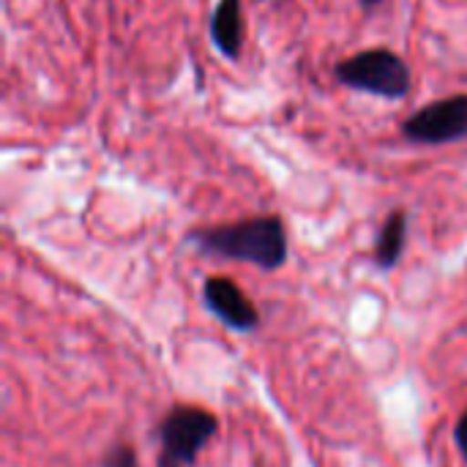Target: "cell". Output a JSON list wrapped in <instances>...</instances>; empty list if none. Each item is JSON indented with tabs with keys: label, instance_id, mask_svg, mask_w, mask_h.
Listing matches in <instances>:
<instances>
[{
	"label": "cell",
	"instance_id": "cell-8",
	"mask_svg": "<svg viewBox=\"0 0 467 467\" xmlns=\"http://www.w3.org/2000/svg\"><path fill=\"white\" fill-rule=\"evenodd\" d=\"M104 467H140L137 462V454L131 446H115L107 457H104Z\"/></svg>",
	"mask_w": 467,
	"mask_h": 467
},
{
	"label": "cell",
	"instance_id": "cell-1",
	"mask_svg": "<svg viewBox=\"0 0 467 467\" xmlns=\"http://www.w3.org/2000/svg\"><path fill=\"white\" fill-rule=\"evenodd\" d=\"M202 254L252 263L263 271H276L287 260V230L279 216H254L233 224L202 227L189 235Z\"/></svg>",
	"mask_w": 467,
	"mask_h": 467
},
{
	"label": "cell",
	"instance_id": "cell-3",
	"mask_svg": "<svg viewBox=\"0 0 467 467\" xmlns=\"http://www.w3.org/2000/svg\"><path fill=\"white\" fill-rule=\"evenodd\" d=\"M216 432H219V421L213 413L192 405H175L159 424V441L164 449L161 457L192 467Z\"/></svg>",
	"mask_w": 467,
	"mask_h": 467
},
{
	"label": "cell",
	"instance_id": "cell-10",
	"mask_svg": "<svg viewBox=\"0 0 467 467\" xmlns=\"http://www.w3.org/2000/svg\"><path fill=\"white\" fill-rule=\"evenodd\" d=\"M159 467H183V465H178V462H172V460H167V457H159Z\"/></svg>",
	"mask_w": 467,
	"mask_h": 467
},
{
	"label": "cell",
	"instance_id": "cell-9",
	"mask_svg": "<svg viewBox=\"0 0 467 467\" xmlns=\"http://www.w3.org/2000/svg\"><path fill=\"white\" fill-rule=\"evenodd\" d=\"M454 441H457V449H460V454L465 457L467 462V410L460 416V421L454 427Z\"/></svg>",
	"mask_w": 467,
	"mask_h": 467
},
{
	"label": "cell",
	"instance_id": "cell-2",
	"mask_svg": "<svg viewBox=\"0 0 467 467\" xmlns=\"http://www.w3.org/2000/svg\"><path fill=\"white\" fill-rule=\"evenodd\" d=\"M334 77L339 85L361 93H372L378 99L400 101L413 88V71L402 55L386 47L361 49L350 57H342L334 66Z\"/></svg>",
	"mask_w": 467,
	"mask_h": 467
},
{
	"label": "cell",
	"instance_id": "cell-5",
	"mask_svg": "<svg viewBox=\"0 0 467 467\" xmlns=\"http://www.w3.org/2000/svg\"><path fill=\"white\" fill-rule=\"evenodd\" d=\"M202 298H205V306L211 309V315H216L233 331L246 334L260 326V315H257L254 304L241 293V287L233 279L211 276L202 287Z\"/></svg>",
	"mask_w": 467,
	"mask_h": 467
},
{
	"label": "cell",
	"instance_id": "cell-11",
	"mask_svg": "<svg viewBox=\"0 0 467 467\" xmlns=\"http://www.w3.org/2000/svg\"><path fill=\"white\" fill-rule=\"evenodd\" d=\"M358 3H361L364 8H378V5H380L383 0H358Z\"/></svg>",
	"mask_w": 467,
	"mask_h": 467
},
{
	"label": "cell",
	"instance_id": "cell-6",
	"mask_svg": "<svg viewBox=\"0 0 467 467\" xmlns=\"http://www.w3.org/2000/svg\"><path fill=\"white\" fill-rule=\"evenodd\" d=\"M211 41L219 55L227 60H238L244 52L246 25H244V0H219L211 14Z\"/></svg>",
	"mask_w": 467,
	"mask_h": 467
},
{
	"label": "cell",
	"instance_id": "cell-7",
	"mask_svg": "<svg viewBox=\"0 0 467 467\" xmlns=\"http://www.w3.org/2000/svg\"><path fill=\"white\" fill-rule=\"evenodd\" d=\"M405 241H408V213L405 211H391L386 224L378 233V241H375V263L383 271L394 268L400 263V257H402Z\"/></svg>",
	"mask_w": 467,
	"mask_h": 467
},
{
	"label": "cell",
	"instance_id": "cell-4",
	"mask_svg": "<svg viewBox=\"0 0 467 467\" xmlns=\"http://www.w3.org/2000/svg\"><path fill=\"white\" fill-rule=\"evenodd\" d=\"M402 137L416 145H449L467 137V93L424 104L402 123Z\"/></svg>",
	"mask_w": 467,
	"mask_h": 467
}]
</instances>
